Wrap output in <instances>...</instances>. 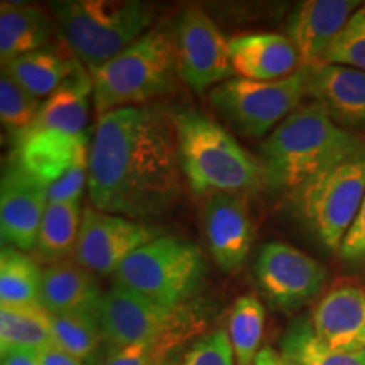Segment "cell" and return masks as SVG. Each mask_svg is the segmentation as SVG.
I'll return each instance as SVG.
<instances>
[{
	"instance_id": "obj_1",
	"label": "cell",
	"mask_w": 365,
	"mask_h": 365,
	"mask_svg": "<svg viewBox=\"0 0 365 365\" xmlns=\"http://www.w3.org/2000/svg\"><path fill=\"white\" fill-rule=\"evenodd\" d=\"M171 115L125 107L98 117L88 153L90 200L100 212L145 220L168 212L181 193Z\"/></svg>"
},
{
	"instance_id": "obj_2",
	"label": "cell",
	"mask_w": 365,
	"mask_h": 365,
	"mask_svg": "<svg viewBox=\"0 0 365 365\" xmlns=\"http://www.w3.org/2000/svg\"><path fill=\"white\" fill-rule=\"evenodd\" d=\"M365 149V135L341 129L317 102L299 105L261 145L266 186L291 191Z\"/></svg>"
},
{
	"instance_id": "obj_3",
	"label": "cell",
	"mask_w": 365,
	"mask_h": 365,
	"mask_svg": "<svg viewBox=\"0 0 365 365\" xmlns=\"http://www.w3.org/2000/svg\"><path fill=\"white\" fill-rule=\"evenodd\" d=\"M182 175L196 195L252 193L266 185L259 159L235 137L196 108L171 113Z\"/></svg>"
},
{
	"instance_id": "obj_4",
	"label": "cell",
	"mask_w": 365,
	"mask_h": 365,
	"mask_svg": "<svg viewBox=\"0 0 365 365\" xmlns=\"http://www.w3.org/2000/svg\"><path fill=\"white\" fill-rule=\"evenodd\" d=\"M175 39L150 29L115 58L90 71L93 103L98 117L163 97L176 86Z\"/></svg>"
},
{
	"instance_id": "obj_5",
	"label": "cell",
	"mask_w": 365,
	"mask_h": 365,
	"mask_svg": "<svg viewBox=\"0 0 365 365\" xmlns=\"http://www.w3.org/2000/svg\"><path fill=\"white\" fill-rule=\"evenodd\" d=\"M63 39L86 70L105 65L143 38L150 11L135 0H70L54 2Z\"/></svg>"
},
{
	"instance_id": "obj_6",
	"label": "cell",
	"mask_w": 365,
	"mask_h": 365,
	"mask_svg": "<svg viewBox=\"0 0 365 365\" xmlns=\"http://www.w3.org/2000/svg\"><path fill=\"white\" fill-rule=\"evenodd\" d=\"M207 264L196 245L158 237L132 252L115 272V284L158 307L176 309L203 286Z\"/></svg>"
},
{
	"instance_id": "obj_7",
	"label": "cell",
	"mask_w": 365,
	"mask_h": 365,
	"mask_svg": "<svg viewBox=\"0 0 365 365\" xmlns=\"http://www.w3.org/2000/svg\"><path fill=\"white\" fill-rule=\"evenodd\" d=\"M365 196V149L304 182L293 193L308 230L330 250H339Z\"/></svg>"
},
{
	"instance_id": "obj_8",
	"label": "cell",
	"mask_w": 365,
	"mask_h": 365,
	"mask_svg": "<svg viewBox=\"0 0 365 365\" xmlns=\"http://www.w3.org/2000/svg\"><path fill=\"white\" fill-rule=\"evenodd\" d=\"M307 81V68H299L279 81L232 78L215 86L210 100L213 108L237 130L261 139L299 107L301 100L308 95Z\"/></svg>"
},
{
	"instance_id": "obj_9",
	"label": "cell",
	"mask_w": 365,
	"mask_h": 365,
	"mask_svg": "<svg viewBox=\"0 0 365 365\" xmlns=\"http://www.w3.org/2000/svg\"><path fill=\"white\" fill-rule=\"evenodd\" d=\"M97 319L103 339L115 349L154 341L175 345L188 330L186 325L190 322L182 307L176 309L158 307L117 284L102 294Z\"/></svg>"
},
{
	"instance_id": "obj_10",
	"label": "cell",
	"mask_w": 365,
	"mask_h": 365,
	"mask_svg": "<svg viewBox=\"0 0 365 365\" xmlns=\"http://www.w3.org/2000/svg\"><path fill=\"white\" fill-rule=\"evenodd\" d=\"M175 46L178 71L196 93L232 80L228 41L202 9L191 7L181 14Z\"/></svg>"
},
{
	"instance_id": "obj_11",
	"label": "cell",
	"mask_w": 365,
	"mask_h": 365,
	"mask_svg": "<svg viewBox=\"0 0 365 365\" xmlns=\"http://www.w3.org/2000/svg\"><path fill=\"white\" fill-rule=\"evenodd\" d=\"M255 276L269 303L291 313L317 298L327 282V269L299 249L269 242L259 254Z\"/></svg>"
},
{
	"instance_id": "obj_12",
	"label": "cell",
	"mask_w": 365,
	"mask_h": 365,
	"mask_svg": "<svg viewBox=\"0 0 365 365\" xmlns=\"http://www.w3.org/2000/svg\"><path fill=\"white\" fill-rule=\"evenodd\" d=\"M161 232L130 218L85 210L75 245L76 262L86 271L115 274L132 252L156 240Z\"/></svg>"
},
{
	"instance_id": "obj_13",
	"label": "cell",
	"mask_w": 365,
	"mask_h": 365,
	"mask_svg": "<svg viewBox=\"0 0 365 365\" xmlns=\"http://www.w3.org/2000/svg\"><path fill=\"white\" fill-rule=\"evenodd\" d=\"M48 185L11 161L4 168L0 185V230L16 249L36 247L48 208Z\"/></svg>"
},
{
	"instance_id": "obj_14",
	"label": "cell",
	"mask_w": 365,
	"mask_h": 365,
	"mask_svg": "<svg viewBox=\"0 0 365 365\" xmlns=\"http://www.w3.org/2000/svg\"><path fill=\"white\" fill-rule=\"evenodd\" d=\"M359 6L355 0H308L294 9L287 38L298 51L301 68L325 65L328 51Z\"/></svg>"
},
{
	"instance_id": "obj_15",
	"label": "cell",
	"mask_w": 365,
	"mask_h": 365,
	"mask_svg": "<svg viewBox=\"0 0 365 365\" xmlns=\"http://www.w3.org/2000/svg\"><path fill=\"white\" fill-rule=\"evenodd\" d=\"M203 225L210 252L218 267L225 272L237 271L254 240L247 202L239 195H212L205 205Z\"/></svg>"
},
{
	"instance_id": "obj_16",
	"label": "cell",
	"mask_w": 365,
	"mask_h": 365,
	"mask_svg": "<svg viewBox=\"0 0 365 365\" xmlns=\"http://www.w3.org/2000/svg\"><path fill=\"white\" fill-rule=\"evenodd\" d=\"M307 93L341 129L365 135V73L339 65L308 70Z\"/></svg>"
},
{
	"instance_id": "obj_17",
	"label": "cell",
	"mask_w": 365,
	"mask_h": 365,
	"mask_svg": "<svg viewBox=\"0 0 365 365\" xmlns=\"http://www.w3.org/2000/svg\"><path fill=\"white\" fill-rule=\"evenodd\" d=\"M312 325L318 339L335 352H365V289L335 287L314 308Z\"/></svg>"
},
{
	"instance_id": "obj_18",
	"label": "cell",
	"mask_w": 365,
	"mask_h": 365,
	"mask_svg": "<svg viewBox=\"0 0 365 365\" xmlns=\"http://www.w3.org/2000/svg\"><path fill=\"white\" fill-rule=\"evenodd\" d=\"M12 161L44 185L59 180L80 159L88 158V135L27 129L12 139Z\"/></svg>"
},
{
	"instance_id": "obj_19",
	"label": "cell",
	"mask_w": 365,
	"mask_h": 365,
	"mask_svg": "<svg viewBox=\"0 0 365 365\" xmlns=\"http://www.w3.org/2000/svg\"><path fill=\"white\" fill-rule=\"evenodd\" d=\"M234 73L250 81H279L301 68L294 44L287 36L261 33L228 41Z\"/></svg>"
},
{
	"instance_id": "obj_20",
	"label": "cell",
	"mask_w": 365,
	"mask_h": 365,
	"mask_svg": "<svg viewBox=\"0 0 365 365\" xmlns=\"http://www.w3.org/2000/svg\"><path fill=\"white\" fill-rule=\"evenodd\" d=\"M102 294L90 271L75 262H56L43 272L41 301L51 314H97Z\"/></svg>"
},
{
	"instance_id": "obj_21",
	"label": "cell",
	"mask_w": 365,
	"mask_h": 365,
	"mask_svg": "<svg viewBox=\"0 0 365 365\" xmlns=\"http://www.w3.org/2000/svg\"><path fill=\"white\" fill-rule=\"evenodd\" d=\"M53 36V24L43 9L24 4L2 2L0 6V61L2 66L27 53L46 48Z\"/></svg>"
},
{
	"instance_id": "obj_22",
	"label": "cell",
	"mask_w": 365,
	"mask_h": 365,
	"mask_svg": "<svg viewBox=\"0 0 365 365\" xmlns=\"http://www.w3.org/2000/svg\"><path fill=\"white\" fill-rule=\"evenodd\" d=\"M80 61L68 58L53 46H46L38 51L16 58L4 66V73L29 91L34 97H49L68 78L75 75Z\"/></svg>"
},
{
	"instance_id": "obj_23",
	"label": "cell",
	"mask_w": 365,
	"mask_h": 365,
	"mask_svg": "<svg viewBox=\"0 0 365 365\" xmlns=\"http://www.w3.org/2000/svg\"><path fill=\"white\" fill-rule=\"evenodd\" d=\"M0 345L11 350L43 352L54 345L51 313L43 307H0Z\"/></svg>"
},
{
	"instance_id": "obj_24",
	"label": "cell",
	"mask_w": 365,
	"mask_h": 365,
	"mask_svg": "<svg viewBox=\"0 0 365 365\" xmlns=\"http://www.w3.org/2000/svg\"><path fill=\"white\" fill-rule=\"evenodd\" d=\"M41 287L43 272L39 271L38 264L19 249L4 247L0 252V304L43 307Z\"/></svg>"
},
{
	"instance_id": "obj_25",
	"label": "cell",
	"mask_w": 365,
	"mask_h": 365,
	"mask_svg": "<svg viewBox=\"0 0 365 365\" xmlns=\"http://www.w3.org/2000/svg\"><path fill=\"white\" fill-rule=\"evenodd\" d=\"M281 357L286 365H365V352L341 354L323 344L308 318H296L287 327Z\"/></svg>"
},
{
	"instance_id": "obj_26",
	"label": "cell",
	"mask_w": 365,
	"mask_h": 365,
	"mask_svg": "<svg viewBox=\"0 0 365 365\" xmlns=\"http://www.w3.org/2000/svg\"><path fill=\"white\" fill-rule=\"evenodd\" d=\"M80 213V202L48 203L36 242L41 257L56 262L75 250L81 225Z\"/></svg>"
},
{
	"instance_id": "obj_27",
	"label": "cell",
	"mask_w": 365,
	"mask_h": 365,
	"mask_svg": "<svg viewBox=\"0 0 365 365\" xmlns=\"http://www.w3.org/2000/svg\"><path fill=\"white\" fill-rule=\"evenodd\" d=\"M51 323L54 346L80 362L93 364L97 360L103 339L97 314H51Z\"/></svg>"
},
{
	"instance_id": "obj_28",
	"label": "cell",
	"mask_w": 365,
	"mask_h": 365,
	"mask_svg": "<svg viewBox=\"0 0 365 365\" xmlns=\"http://www.w3.org/2000/svg\"><path fill=\"white\" fill-rule=\"evenodd\" d=\"M266 313L255 296H242L235 301L228 318V339L237 365H254L264 335Z\"/></svg>"
},
{
	"instance_id": "obj_29",
	"label": "cell",
	"mask_w": 365,
	"mask_h": 365,
	"mask_svg": "<svg viewBox=\"0 0 365 365\" xmlns=\"http://www.w3.org/2000/svg\"><path fill=\"white\" fill-rule=\"evenodd\" d=\"M43 103L38 97L17 85L7 73L0 78V118L4 129L9 130L12 139L21 135L34 124Z\"/></svg>"
},
{
	"instance_id": "obj_30",
	"label": "cell",
	"mask_w": 365,
	"mask_h": 365,
	"mask_svg": "<svg viewBox=\"0 0 365 365\" xmlns=\"http://www.w3.org/2000/svg\"><path fill=\"white\" fill-rule=\"evenodd\" d=\"M325 65L354 68L365 73V6L355 11L328 51Z\"/></svg>"
},
{
	"instance_id": "obj_31",
	"label": "cell",
	"mask_w": 365,
	"mask_h": 365,
	"mask_svg": "<svg viewBox=\"0 0 365 365\" xmlns=\"http://www.w3.org/2000/svg\"><path fill=\"white\" fill-rule=\"evenodd\" d=\"M234 359L228 333L218 330L195 341L178 365H234Z\"/></svg>"
},
{
	"instance_id": "obj_32",
	"label": "cell",
	"mask_w": 365,
	"mask_h": 365,
	"mask_svg": "<svg viewBox=\"0 0 365 365\" xmlns=\"http://www.w3.org/2000/svg\"><path fill=\"white\" fill-rule=\"evenodd\" d=\"M86 180H88V158L73 164L65 175L48 186L49 203L80 202Z\"/></svg>"
},
{
	"instance_id": "obj_33",
	"label": "cell",
	"mask_w": 365,
	"mask_h": 365,
	"mask_svg": "<svg viewBox=\"0 0 365 365\" xmlns=\"http://www.w3.org/2000/svg\"><path fill=\"white\" fill-rule=\"evenodd\" d=\"M168 341L154 344H134L115 349L105 365H158L161 364L164 354L171 349Z\"/></svg>"
},
{
	"instance_id": "obj_34",
	"label": "cell",
	"mask_w": 365,
	"mask_h": 365,
	"mask_svg": "<svg viewBox=\"0 0 365 365\" xmlns=\"http://www.w3.org/2000/svg\"><path fill=\"white\" fill-rule=\"evenodd\" d=\"M339 252L345 262L365 266V196L352 227L341 242Z\"/></svg>"
},
{
	"instance_id": "obj_35",
	"label": "cell",
	"mask_w": 365,
	"mask_h": 365,
	"mask_svg": "<svg viewBox=\"0 0 365 365\" xmlns=\"http://www.w3.org/2000/svg\"><path fill=\"white\" fill-rule=\"evenodd\" d=\"M39 360L41 365H83V362L70 357V355L59 350L54 345L43 350V352H39Z\"/></svg>"
},
{
	"instance_id": "obj_36",
	"label": "cell",
	"mask_w": 365,
	"mask_h": 365,
	"mask_svg": "<svg viewBox=\"0 0 365 365\" xmlns=\"http://www.w3.org/2000/svg\"><path fill=\"white\" fill-rule=\"evenodd\" d=\"M2 365H41L39 354L31 350H11L2 354Z\"/></svg>"
},
{
	"instance_id": "obj_37",
	"label": "cell",
	"mask_w": 365,
	"mask_h": 365,
	"mask_svg": "<svg viewBox=\"0 0 365 365\" xmlns=\"http://www.w3.org/2000/svg\"><path fill=\"white\" fill-rule=\"evenodd\" d=\"M254 365H286L284 360H282L281 354H277L276 350L271 349V346H264V349L259 350L257 357L254 360Z\"/></svg>"
},
{
	"instance_id": "obj_38",
	"label": "cell",
	"mask_w": 365,
	"mask_h": 365,
	"mask_svg": "<svg viewBox=\"0 0 365 365\" xmlns=\"http://www.w3.org/2000/svg\"><path fill=\"white\" fill-rule=\"evenodd\" d=\"M158 365H164V364H163V362H161V364H158Z\"/></svg>"
}]
</instances>
